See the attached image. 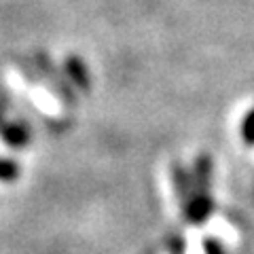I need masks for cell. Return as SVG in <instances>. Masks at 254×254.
<instances>
[{"label": "cell", "mask_w": 254, "mask_h": 254, "mask_svg": "<svg viewBox=\"0 0 254 254\" xmlns=\"http://www.w3.org/2000/svg\"><path fill=\"white\" fill-rule=\"evenodd\" d=\"M244 133H246V140L254 142V113H250L248 119H246V123H244Z\"/></svg>", "instance_id": "obj_1"}]
</instances>
